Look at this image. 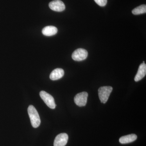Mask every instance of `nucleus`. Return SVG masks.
<instances>
[{
  "instance_id": "obj_8",
  "label": "nucleus",
  "mask_w": 146,
  "mask_h": 146,
  "mask_svg": "<svg viewBox=\"0 0 146 146\" xmlns=\"http://www.w3.org/2000/svg\"><path fill=\"white\" fill-rule=\"evenodd\" d=\"M146 65L145 63H143L139 66L138 72L134 78V80L136 82L140 81L146 76Z\"/></svg>"
},
{
  "instance_id": "obj_11",
  "label": "nucleus",
  "mask_w": 146,
  "mask_h": 146,
  "mask_svg": "<svg viewBox=\"0 0 146 146\" xmlns=\"http://www.w3.org/2000/svg\"><path fill=\"white\" fill-rule=\"evenodd\" d=\"M57 29L52 26H49L45 27L42 29V33L43 35L47 36H51L57 33Z\"/></svg>"
},
{
  "instance_id": "obj_7",
  "label": "nucleus",
  "mask_w": 146,
  "mask_h": 146,
  "mask_svg": "<svg viewBox=\"0 0 146 146\" xmlns=\"http://www.w3.org/2000/svg\"><path fill=\"white\" fill-rule=\"evenodd\" d=\"M49 6L52 10L57 12H61L65 9L64 3L60 0H54L49 4Z\"/></svg>"
},
{
  "instance_id": "obj_10",
  "label": "nucleus",
  "mask_w": 146,
  "mask_h": 146,
  "mask_svg": "<svg viewBox=\"0 0 146 146\" xmlns=\"http://www.w3.org/2000/svg\"><path fill=\"white\" fill-rule=\"evenodd\" d=\"M137 136L135 134H131L126 136H123L120 138L119 141L122 144L129 143L136 141Z\"/></svg>"
},
{
  "instance_id": "obj_12",
  "label": "nucleus",
  "mask_w": 146,
  "mask_h": 146,
  "mask_svg": "<svg viewBox=\"0 0 146 146\" xmlns=\"http://www.w3.org/2000/svg\"><path fill=\"white\" fill-rule=\"evenodd\" d=\"M146 5H143L136 7L132 11V13L134 15H139L146 13Z\"/></svg>"
},
{
  "instance_id": "obj_9",
  "label": "nucleus",
  "mask_w": 146,
  "mask_h": 146,
  "mask_svg": "<svg viewBox=\"0 0 146 146\" xmlns=\"http://www.w3.org/2000/svg\"><path fill=\"white\" fill-rule=\"evenodd\" d=\"M64 75V71L61 68H56L51 73L50 78L52 80H57L63 77Z\"/></svg>"
},
{
  "instance_id": "obj_5",
  "label": "nucleus",
  "mask_w": 146,
  "mask_h": 146,
  "mask_svg": "<svg viewBox=\"0 0 146 146\" xmlns=\"http://www.w3.org/2000/svg\"><path fill=\"white\" fill-rule=\"evenodd\" d=\"M88 94L87 92H82L77 94L74 97V100L77 105L82 107L86 105L87 103Z\"/></svg>"
},
{
  "instance_id": "obj_6",
  "label": "nucleus",
  "mask_w": 146,
  "mask_h": 146,
  "mask_svg": "<svg viewBox=\"0 0 146 146\" xmlns=\"http://www.w3.org/2000/svg\"><path fill=\"white\" fill-rule=\"evenodd\" d=\"M68 136L66 133H61L56 137L54 139V146H65L68 143Z\"/></svg>"
},
{
  "instance_id": "obj_2",
  "label": "nucleus",
  "mask_w": 146,
  "mask_h": 146,
  "mask_svg": "<svg viewBox=\"0 0 146 146\" xmlns=\"http://www.w3.org/2000/svg\"><path fill=\"white\" fill-rule=\"evenodd\" d=\"M112 89V87L110 86L100 87L98 89V96L102 103L105 104L107 102Z\"/></svg>"
},
{
  "instance_id": "obj_4",
  "label": "nucleus",
  "mask_w": 146,
  "mask_h": 146,
  "mask_svg": "<svg viewBox=\"0 0 146 146\" xmlns=\"http://www.w3.org/2000/svg\"><path fill=\"white\" fill-rule=\"evenodd\" d=\"M88 55V52L86 50L83 48H78L73 53L72 58L75 61H82L86 59Z\"/></svg>"
},
{
  "instance_id": "obj_1",
  "label": "nucleus",
  "mask_w": 146,
  "mask_h": 146,
  "mask_svg": "<svg viewBox=\"0 0 146 146\" xmlns=\"http://www.w3.org/2000/svg\"><path fill=\"white\" fill-rule=\"evenodd\" d=\"M28 112L32 126L34 128L38 127L40 125L41 120L36 108L33 105L29 106L28 108Z\"/></svg>"
},
{
  "instance_id": "obj_3",
  "label": "nucleus",
  "mask_w": 146,
  "mask_h": 146,
  "mask_svg": "<svg viewBox=\"0 0 146 146\" xmlns=\"http://www.w3.org/2000/svg\"><path fill=\"white\" fill-rule=\"evenodd\" d=\"M39 95L48 107L51 109H54L55 108L56 104L54 100L51 95L44 91H41Z\"/></svg>"
},
{
  "instance_id": "obj_13",
  "label": "nucleus",
  "mask_w": 146,
  "mask_h": 146,
  "mask_svg": "<svg viewBox=\"0 0 146 146\" xmlns=\"http://www.w3.org/2000/svg\"><path fill=\"white\" fill-rule=\"evenodd\" d=\"M95 2L100 6L104 7L106 5L107 0H94Z\"/></svg>"
}]
</instances>
